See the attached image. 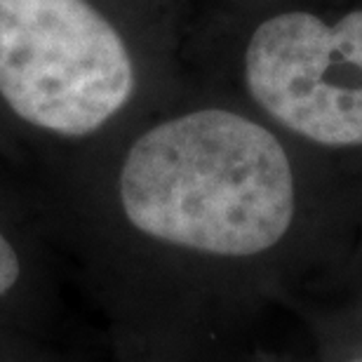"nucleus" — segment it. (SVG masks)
Masks as SVG:
<instances>
[{
  "label": "nucleus",
  "instance_id": "obj_7",
  "mask_svg": "<svg viewBox=\"0 0 362 362\" xmlns=\"http://www.w3.org/2000/svg\"><path fill=\"white\" fill-rule=\"evenodd\" d=\"M21 275V262L14 250V245L7 240L5 233L0 230V299L17 285Z\"/></svg>",
  "mask_w": 362,
  "mask_h": 362
},
{
  "label": "nucleus",
  "instance_id": "obj_6",
  "mask_svg": "<svg viewBox=\"0 0 362 362\" xmlns=\"http://www.w3.org/2000/svg\"><path fill=\"white\" fill-rule=\"evenodd\" d=\"M233 362H315L313 353H310L308 344H303V349H266V346H257L252 351L235 353Z\"/></svg>",
  "mask_w": 362,
  "mask_h": 362
},
{
  "label": "nucleus",
  "instance_id": "obj_1",
  "mask_svg": "<svg viewBox=\"0 0 362 362\" xmlns=\"http://www.w3.org/2000/svg\"><path fill=\"white\" fill-rule=\"evenodd\" d=\"M115 207L129 310L163 360L191 362L329 296L362 216V170L243 101L200 104L129 141Z\"/></svg>",
  "mask_w": 362,
  "mask_h": 362
},
{
  "label": "nucleus",
  "instance_id": "obj_5",
  "mask_svg": "<svg viewBox=\"0 0 362 362\" xmlns=\"http://www.w3.org/2000/svg\"><path fill=\"white\" fill-rule=\"evenodd\" d=\"M332 296H358V299H362V216L349 257L344 262V269L337 278V285L325 299H332Z\"/></svg>",
  "mask_w": 362,
  "mask_h": 362
},
{
  "label": "nucleus",
  "instance_id": "obj_4",
  "mask_svg": "<svg viewBox=\"0 0 362 362\" xmlns=\"http://www.w3.org/2000/svg\"><path fill=\"white\" fill-rule=\"evenodd\" d=\"M315 362H362V299L332 296L296 310Z\"/></svg>",
  "mask_w": 362,
  "mask_h": 362
},
{
  "label": "nucleus",
  "instance_id": "obj_2",
  "mask_svg": "<svg viewBox=\"0 0 362 362\" xmlns=\"http://www.w3.org/2000/svg\"><path fill=\"white\" fill-rule=\"evenodd\" d=\"M238 90L301 146L362 170V0L259 7L240 47Z\"/></svg>",
  "mask_w": 362,
  "mask_h": 362
},
{
  "label": "nucleus",
  "instance_id": "obj_3",
  "mask_svg": "<svg viewBox=\"0 0 362 362\" xmlns=\"http://www.w3.org/2000/svg\"><path fill=\"white\" fill-rule=\"evenodd\" d=\"M136 85L125 38L88 0H0V97L28 125L92 134Z\"/></svg>",
  "mask_w": 362,
  "mask_h": 362
}]
</instances>
